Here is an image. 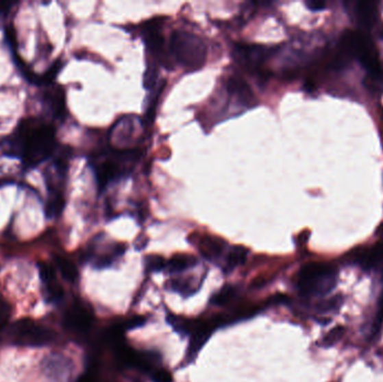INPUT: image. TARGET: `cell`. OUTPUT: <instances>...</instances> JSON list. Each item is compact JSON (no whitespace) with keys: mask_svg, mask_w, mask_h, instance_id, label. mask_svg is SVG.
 Wrapping results in <instances>:
<instances>
[{"mask_svg":"<svg viewBox=\"0 0 383 382\" xmlns=\"http://www.w3.org/2000/svg\"><path fill=\"white\" fill-rule=\"evenodd\" d=\"M55 147V130L40 118L23 119L12 137L3 141L7 155L19 157L27 169H33L52 156Z\"/></svg>","mask_w":383,"mask_h":382,"instance_id":"obj_1","label":"cell"},{"mask_svg":"<svg viewBox=\"0 0 383 382\" xmlns=\"http://www.w3.org/2000/svg\"><path fill=\"white\" fill-rule=\"evenodd\" d=\"M336 267L328 263H310L298 272V289L304 296H322L334 288Z\"/></svg>","mask_w":383,"mask_h":382,"instance_id":"obj_2","label":"cell"},{"mask_svg":"<svg viewBox=\"0 0 383 382\" xmlns=\"http://www.w3.org/2000/svg\"><path fill=\"white\" fill-rule=\"evenodd\" d=\"M171 51L175 60L190 70H199L206 61V46L201 38L186 31H175L171 36Z\"/></svg>","mask_w":383,"mask_h":382,"instance_id":"obj_3","label":"cell"},{"mask_svg":"<svg viewBox=\"0 0 383 382\" xmlns=\"http://www.w3.org/2000/svg\"><path fill=\"white\" fill-rule=\"evenodd\" d=\"M10 339L19 346H42L55 339V332L31 321L22 320L16 322L10 327Z\"/></svg>","mask_w":383,"mask_h":382,"instance_id":"obj_4","label":"cell"},{"mask_svg":"<svg viewBox=\"0 0 383 382\" xmlns=\"http://www.w3.org/2000/svg\"><path fill=\"white\" fill-rule=\"evenodd\" d=\"M92 324V315L82 306H75L65 316V325L70 330L84 332Z\"/></svg>","mask_w":383,"mask_h":382,"instance_id":"obj_5","label":"cell"},{"mask_svg":"<svg viewBox=\"0 0 383 382\" xmlns=\"http://www.w3.org/2000/svg\"><path fill=\"white\" fill-rule=\"evenodd\" d=\"M269 56V51L262 46L239 45L236 47V56L243 64L257 67Z\"/></svg>","mask_w":383,"mask_h":382,"instance_id":"obj_6","label":"cell"},{"mask_svg":"<svg viewBox=\"0 0 383 382\" xmlns=\"http://www.w3.org/2000/svg\"><path fill=\"white\" fill-rule=\"evenodd\" d=\"M44 102L58 119H63L66 112L65 92L62 86H56L44 93Z\"/></svg>","mask_w":383,"mask_h":382,"instance_id":"obj_7","label":"cell"},{"mask_svg":"<svg viewBox=\"0 0 383 382\" xmlns=\"http://www.w3.org/2000/svg\"><path fill=\"white\" fill-rule=\"evenodd\" d=\"M95 174H97L99 187L102 190L110 183L111 180L119 176L120 169L116 163L107 160L95 169Z\"/></svg>","mask_w":383,"mask_h":382,"instance_id":"obj_8","label":"cell"},{"mask_svg":"<svg viewBox=\"0 0 383 382\" xmlns=\"http://www.w3.org/2000/svg\"><path fill=\"white\" fill-rule=\"evenodd\" d=\"M227 91L230 92L231 95H236V98H239L245 104L254 100V93L250 86L241 77H234L229 79Z\"/></svg>","mask_w":383,"mask_h":382,"instance_id":"obj_9","label":"cell"},{"mask_svg":"<svg viewBox=\"0 0 383 382\" xmlns=\"http://www.w3.org/2000/svg\"><path fill=\"white\" fill-rule=\"evenodd\" d=\"M356 16L358 22L365 26H371L375 22L378 16V7L373 3H356Z\"/></svg>","mask_w":383,"mask_h":382,"instance_id":"obj_10","label":"cell"},{"mask_svg":"<svg viewBox=\"0 0 383 382\" xmlns=\"http://www.w3.org/2000/svg\"><path fill=\"white\" fill-rule=\"evenodd\" d=\"M223 249L224 242L218 238L206 237L201 240V243H199V252L208 259L219 257L222 254Z\"/></svg>","mask_w":383,"mask_h":382,"instance_id":"obj_11","label":"cell"},{"mask_svg":"<svg viewBox=\"0 0 383 382\" xmlns=\"http://www.w3.org/2000/svg\"><path fill=\"white\" fill-rule=\"evenodd\" d=\"M195 265H197L195 258L187 256V254H178L169 260L166 265V268L171 274H178V272H184Z\"/></svg>","mask_w":383,"mask_h":382,"instance_id":"obj_12","label":"cell"},{"mask_svg":"<svg viewBox=\"0 0 383 382\" xmlns=\"http://www.w3.org/2000/svg\"><path fill=\"white\" fill-rule=\"evenodd\" d=\"M64 198L62 195L61 192H53L49 195V199L47 200V204H45V214L47 217H58L64 208Z\"/></svg>","mask_w":383,"mask_h":382,"instance_id":"obj_13","label":"cell"},{"mask_svg":"<svg viewBox=\"0 0 383 382\" xmlns=\"http://www.w3.org/2000/svg\"><path fill=\"white\" fill-rule=\"evenodd\" d=\"M167 321H169V324L172 325L173 329L177 333L182 334V335L192 334L194 329L197 325V321H190V320L180 318V316H176V315H169L167 316Z\"/></svg>","mask_w":383,"mask_h":382,"instance_id":"obj_14","label":"cell"},{"mask_svg":"<svg viewBox=\"0 0 383 382\" xmlns=\"http://www.w3.org/2000/svg\"><path fill=\"white\" fill-rule=\"evenodd\" d=\"M55 263L58 270H60L62 277L65 280L74 283V281L79 278V272H77V267H75V265L72 261L63 257H56Z\"/></svg>","mask_w":383,"mask_h":382,"instance_id":"obj_15","label":"cell"},{"mask_svg":"<svg viewBox=\"0 0 383 382\" xmlns=\"http://www.w3.org/2000/svg\"><path fill=\"white\" fill-rule=\"evenodd\" d=\"M245 260H247V250H245V248L241 247V246H236V247H233L230 252H229V256H227V267L230 270H233L236 267L243 265Z\"/></svg>","mask_w":383,"mask_h":382,"instance_id":"obj_16","label":"cell"},{"mask_svg":"<svg viewBox=\"0 0 383 382\" xmlns=\"http://www.w3.org/2000/svg\"><path fill=\"white\" fill-rule=\"evenodd\" d=\"M236 289L233 286H225L220 291L215 294L212 298V303L222 306L229 303L233 297L236 296Z\"/></svg>","mask_w":383,"mask_h":382,"instance_id":"obj_17","label":"cell"},{"mask_svg":"<svg viewBox=\"0 0 383 382\" xmlns=\"http://www.w3.org/2000/svg\"><path fill=\"white\" fill-rule=\"evenodd\" d=\"M145 265H146V270L148 272H158L165 270L167 263L163 257L156 256V254H151L146 258Z\"/></svg>","mask_w":383,"mask_h":382,"instance_id":"obj_18","label":"cell"},{"mask_svg":"<svg viewBox=\"0 0 383 382\" xmlns=\"http://www.w3.org/2000/svg\"><path fill=\"white\" fill-rule=\"evenodd\" d=\"M158 77V72H157L156 67L149 65L144 75V86L147 90L153 89L157 82Z\"/></svg>","mask_w":383,"mask_h":382,"instance_id":"obj_19","label":"cell"},{"mask_svg":"<svg viewBox=\"0 0 383 382\" xmlns=\"http://www.w3.org/2000/svg\"><path fill=\"white\" fill-rule=\"evenodd\" d=\"M40 279L47 285L55 281V272L47 263H40Z\"/></svg>","mask_w":383,"mask_h":382,"instance_id":"obj_20","label":"cell"},{"mask_svg":"<svg viewBox=\"0 0 383 382\" xmlns=\"http://www.w3.org/2000/svg\"><path fill=\"white\" fill-rule=\"evenodd\" d=\"M171 285H172L173 291L183 294L185 296L190 295V291H192L190 283L185 279H174V280L171 281Z\"/></svg>","mask_w":383,"mask_h":382,"instance_id":"obj_21","label":"cell"},{"mask_svg":"<svg viewBox=\"0 0 383 382\" xmlns=\"http://www.w3.org/2000/svg\"><path fill=\"white\" fill-rule=\"evenodd\" d=\"M47 286V293H49V300H58L63 297L64 295V291H63V288L60 286L55 281H52Z\"/></svg>","mask_w":383,"mask_h":382,"instance_id":"obj_22","label":"cell"},{"mask_svg":"<svg viewBox=\"0 0 383 382\" xmlns=\"http://www.w3.org/2000/svg\"><path fill=\"white\" fill-rule=\"evenodd\" d=\"M343 329L337 326L336 329L332 330L331 332L326 335L325 339H324V344H325V346H332V344H334L341 337H343Z\"/></svg>","mask_w":383,"mask_h":382,"instance_id":"obj_23","label":"cell"},{"mask_svg":"<svg viewBox=\"0 0 383 382\" xmlns=\"http://www.w3.org/2000/svg\"><path fill=\"white\" fill-rule=\"evenodd\" d=\"M146 323V318L143 316H135V318H130L126 323H123V326L125 330H134L137 327L143 326Z\"/></svg>","mask_w":383,"mask_h":382,"instance_id":"obj_24","label":"cell"},{"mask_svg":"<svg viewBox=\"0 0 383 382\" xmlns=\"http://www.w3.org/2000/svg\"><path fill=\"white\" fill-rule=\"evenodd\" d=\"M153 382H173L172 374L165 369L156 370L153 374Z\"/></svg>","mask_w":383,"mask_h":382,"instance_id":"obj_25","label":"cell"},{"mask_svg":"<svg viewBox=\"0 0 383 382\" xmlns=\"http://www.w3.org/2000/svg\"><path fill=\"white\" fill-rule=\"evenodd\" d=\"M383 324V296L380 300V304H379V311H378L377 318H375V322H374L373 325V335L377 333L378 331L380 330L381 326Z\"/></svg>","mask_w":383,"mask_h":382,"instance_id":"obj_26","label":"cell"},{"mask_svg":"<svg viewBox=\"0 0 383 382\" xmlns=\"http://www.w3.org/2000/svg\"><path fill=\"white\" fill-rule=\"evenodd\" d=\"M10 318V309L6 304L0 303V330L6 325Z\"/></svg>","mask_w":383,"mask_h":382,"instance_id":"obj_27","label":"cell"},{"mask_svg":"<svg viewBox=\"0 0 383 382\" xmlns=\"http://www.w3.org/2000/svg\"><path fill=\"white\" fill-rule=\"evenodd\" d=\"M306 6L308 7V10L319 12V10H323L325 8V3H322V1H308V3H306Z\"/></svg>","mask_w":383,"mask_h":382,"instance_id":"obj_28","label":"cell"},{"mask_svg":"<svg viewBox=\"0 0 383 382\" xmlns=\"http://www.w3.org/2000/svg\"><path fill=\"white\" fill-rule=\"evenodd\" d=\"M15 5V3H8V1H0V14L6 16L8 12L12 10V7Z\"/></svg>","mask_w":383,"mask_h":382,"instance_id":"obj_29","label":"cell"},{"mask_svg":"<svg viewBox=\"0 0 383 382\" xmlns=\"http://www.w3.org/2000/svg\"><path fill=\"white\" fill-rule=\"evenodd\" d=\"M111 265V259L108 257H102L95 263V266L98 268H106V267H109Z\"/></svg>","mask_w":383,"mask_h":382,"instance_id":"obj_30","label":"cell"},{"mask_svg":"<svg viewBox=\"0 0 383 382\" xmlns=\"http://www.w3.org/2000/svg\"><path fill=\"white\" fill-rule=\"evenodd\" d=\"M77 382H95V378L91 374H86L83 376Z\"/></svg>","mask_w":383,"mask_h":382,"instance_id":"obj_31","label":"cell"},{"mask_svg":"<svg viewBox=\"0 0 383 382\" xmlns=\"http://www.w3.org/2000/svg\"><path fill=\"white\" fill-rule=\"evenodd\" d=\"M0 148H3V141H0Z\"/></svg>","mask_w":383,"mask_h":382,"instance_id":"obj_32","label":"cell"}]
</instances>
